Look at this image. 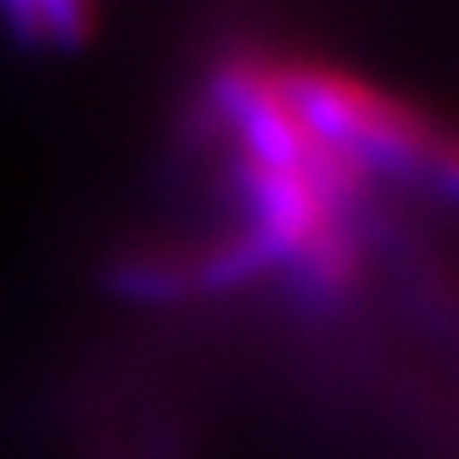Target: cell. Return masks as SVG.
I'll return each instance as SVG.
<instances>
[{"mask_svg": "<svg viewBox=\"0 0 459 459\" xmlns=\"http://www.w3.org/2000/svg\"><path fill=\"white\" fill-rule=\"evenodd\" d=\"M280 92L303 123L368 169H394L455 188V142L425 115L364 77L322 62H268Z\"/></svg>", "mask_w": 459, "mask_h": 459, "instance_id": "obj_1", "label": "cell"}, {"mask_svg": "<svg viewBox=\"0 0 459 459\" xmlns=\"http://www.w3.org/2000/svg\"><path fill=\"white\" fill-rule=\"evenodd\" d=\"M214 100L238 131V150L264 165L299 169L325 195L337 214L349 211L368 192L371 169L360 157L337 150L303 123L291 100L280 92L268 62L238 57L214 74Z\"/></svg>", "mask_w": 459, "mask_h": 459, "instance_id": "obj_2", "label": "cell"}, {"mask_svg": "<svg viewBox=\"0 0 459 459\" xmlns=\"http://www.w3.org/2000/svg\"><path fill=\"white\" fill-rule=\"evenodd\" d=\"M238 180L253 207V241L268 253V261L276 264H295L325 230H333L344 222V214H337L325 204V195L314 188L310 177H303L299 169H280L264 165L256 157L238 150Z\"/></svg>", "mask_w": 459, "mask_h": 459, "instance_id": "obj_3", "label": "cell"}, {"mask_svg": "<svg viewBox=\"0 0 459 459\" xmlns=\"http://www.w3.org/2000/svg\"><path fill=\"white\" fill-rule=\"evenodd\" d=\"M12 31L27 42L47 47H84L96 31V8L77 0H31V4H4Z\"/></svg>", "mask_w": 459, "mask_h": 459, "instance_id": "obj_4", "label": "cell"}, {"mask_svg": "<svg viewBox=\"0 0 459 459\" xmlns=\"http://www.w3.org/2000/svg\"><path fill=\"white\" fill-rule=\"evenodd\" d=\"M314 295H341L349 291L356 272H360V246H356L349 222H337L333 230L314 241V246L291 264Z\"/></svg>", "mask_w": 459, "mask_h": 459, "instance_id": "obj_5", "label": "cell"}]
</instances>
